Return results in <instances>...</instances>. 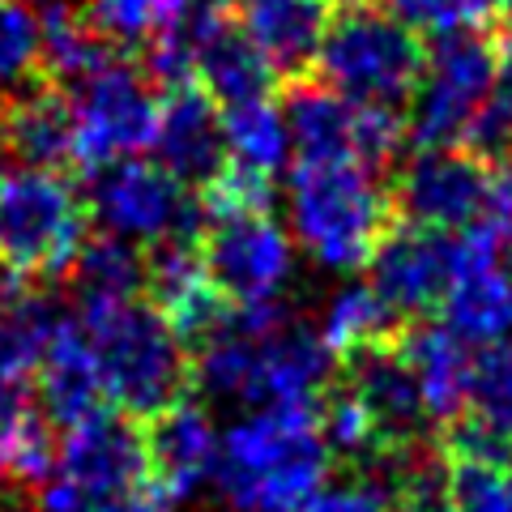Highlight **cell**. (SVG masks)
<instances>
[{
	"mask_svg": "<svg viewBox=\"0 0 512 512\" xmlns=\"http://www.w3.org/2000/svg\"><path fill=\"white\" fill-rule=\"evenodd\" d=\"M444 495L448 512H512V466L448 461Z\"/></svg>",
	"mask_w": 512,
	"mask_h": 512,
	"instance_id": "obj_32",
	"label": "cell"
},
{
	"mask_svg": "<svg viewBox=\"0 0 512 512\" xmlns=\"http://www.w3.org/2000/svg\"><path fill=\"white\" fill-rule=\"evenodd\" d=\"M333 9L338 0H244L239 26L256 43V52L269 60L274 77L291 82V77L312 73Z\"/></svg>",
	"mask_w": 512,
	"mask_h": 512,
	"instance_id": "obj_20",
	"label": "cell"
},
{
	"mask_svg": "<svg viewBox=\"0 0 512 512\" xmlns=\"http://www.w3.org/2000/svg\"><path fill=\"white\" fill-rule=\"evenodd\" d=\"M286 512H393V478L389 453L367 470H350L338 483H320Z\"/></svg>",
	"mask_w": 512,
	"mask_h": 512,
	"instance_id": "obj_31",
	"label": "cell"
},
{
	"mask_svg": "<svg viewBox=\"0 0 512 512\" xmlns=\"http://www.w3.org/2000/svg\"><path fill=\"white\" fill-rule=\"evenodd\" d=\"M90 214L64 171H0V265L22 278H64Z\"/></svg>",
	"mask_w": 512,
	"mask_h": 512,
	"instance_id": "obj_5",
	"label": "cell"
},
{
	"mask_svg": "<svg viewBox=\"0 0 512 512\" xmlns=\"http://www.w3.org/2000/svg\"><path fill=\"white\" fill-rule=\"evenodd\" d=\"M427 64V39L372 0H346L333 9L312 73L350 103L402 107Z\"/></svg>",
	"mask_w": 512,
	"mask_h": 512,
	"instance_id": "obj_4",
	"label": "cell"
},
{
	"mask_svg": "<svg viewBox=\"0 0 512 512\" xmlns=\"http://www.w3.org/2000/svg\"><path fill=\"white\" fill-rule=\"evenodd\" d=\"M402 150H406V111L355 103V158L359 163L367 171L384 175Z\"/></svg>",
	"mask_w": 512,
	"mask_h": 512,
	"instance_id": "obj_34",
	"label": "cell"
},
{
	"mask_svg": "<svg viewBox=\"0 0 512 512\" xmlns=\"http://www.w3.org/2000/svg\"><path fill=\"white\" fill-rule=\"evenodd\" d=\"M218 5H244V0H218Z\"/></svg>",
	"mask_w": 512,
	"mask_h": 512,
	"instance_id": "obj_38",
	"label": "cell"
},
{
	"mask_svg": "<svg viewBox=\"0 0 512 512\" xmlns=\"http://www.w3.org/2000/svg\"><path fill=\"white\" fill-rule=\"evenodd\" d=\"M222 137H227V158L239 167H252L278 180L291 167V133H286V116L278 99H248L222 107Z\"/></svg>",
	"mask_w": 512,
	"mask_h": 512,
	"instance_id": "obj_25",
	"label": "cell"
},
{
	"mask_svg": "<svg viewBox=\"0 0 512 512\" xmlns=\"http://www.w3.org/2000/svg\"><path fill=\"white\" fill-rule=\"evenodd\" d=\"M154 163L171 171L184 188L201 192L227 167V137H222V107L197 82L163 90L154 120Z\"/></svg>",
	"mask_w": 512,
	"mask_h": 512,
	"instance_id": "obj_15",
	"label": "cell"
},
{
	"mask_svg": "<svg viewBox=\"0 0 512 512\" xmlns=\"http://www.w3.org/2000/svg\"><path fill=\"white\" fill-rule=\"evenodd\" d=\"M197 248L205 278L231 303L282 299L295 278V239L274 214L205 218Z\"/></svg>",
	"mask_w": 512,
	"mask_h": 512,
	"instance_id": "obj_9",
	"label": "cell"
},
{
	"mask_svg": "<svg viewBox=\"0 0 512 512\" xmlns=\"http://www.w3.org/2000/svg\"><path fill=\"white\" fill-rule=\"evenodd\" d=\"M466 419L512 440V342L478 346L470 359Z\"/></svg>",
	"mask_w": 512,
	"mask_h": 512,
	"instance_id": "obj_28",
	"label": "cell"
},
{
	"mask_svg": "<svg viewBox=\"0 0 512 512\" xmlns=\"http://www.w3.org/2000/svg\"><path fill=\"white\" fill-rule=\"evenodd\" d=\"M397 329H402V320L376 299L372 286L350 282V286H342V291L329 295L316 333H320V342L333 350V359H342V355H350V350H359L367 342L393 338Z\"/></svg>",
	"mask_w": 512,
	"mask_h": 512,
	"instance_id": "obj_27",
	"label": "cell"
},
{
	"mask_svg": "<svg viewBox=\"0 0 512 512\" xmlns=\"http://www.w3.org/2000/svg\"><path fill=\"white\" fill-rule=\"evenodd\" d=\"M39 77V18L26 0H0V107Z\"/></svg>",
	"mask_w": 512,
	"mask_h": 512,
	"instance_id": "obj_30",
	"label": "cell"
},
{
	"mask_svg": "<svg viewBox=\"0 0 512 512\" xmlns=\"http://www.w3.org/2000/svg\"><path fill=\"white\" fill-rule=\"evenodd\" d=\"M419 35H453V30H487L495 0H372Z\"/></svg>",
	"mask_w": 512,
	"mask_h": 512,
	"instance_id": "obj_33",
	"label": "cell"
},
{
	"mask_svg": "<svg viewBox=\"0 0 512 512\" xmlns=\"http://www.w3.org/2000/svg\"><path fill=\"white\" fill-rule=\"evenodd\" d=\"M52 474L64 478L73 491L90 495V500L150 487L146 444H141L137 419H128L116 406H103L90 419L64 427Z\"/></svg>",
	"mask_w": 512,
	"mask_h": 512,
	"instance_id": "obj_12",
	"label": "cell"
},
{
	"mask_svg": "<svg viewBox=\"0 0 512 512\" xmlns=\"http://www.w3.org/2000/svg\"><path fill=\"white\" fill-rule=\"evenodd\" d=\"M26 291H30V278H22V274H13L9 265H0V320H5L18 303L26 299Z\"/></svg>",
	"mask_w": 512,
	"mask_h": 512,
	"instance_id": "obj_36",
	"label": "cell"
},
{
	"mask_svg": "<svg viewBox=\"0 0 512 512\" xmlns=\"http://www.w3.org/2000/svg\"><path fill=\"white\" fill-rule=\"evenodd\" d=\"M402 359L410 363L419 380L423 406L431 427H448L466 414V384H470V359L474 350L457 338L444 320H410L406 329L393 333Z\"/></svg>",
	"mask_w": 512,
	"mask_h": 512,
	"instance_id": "obj_19",
	"label": "cell"
},
{
	"mask_svg": "<svg viewBox=\"0 0 512 512\" xmlns=\"http://www.w3.org/2000/svg\"><path fill=\"white\" fill-rule=\"evenodd\" d=\"M192 82H197L218 107L265 99L274 90V69L256 52V43L244 35V26L231 22L227 13L205 30L197 47V64H192Z\"/></svg>",
	"mask_w": 512,
	"mask_h": 512,
	"instance_id": "obj_21",
	"label": "cell"
},
{
	"mask_svg": "<svg viewBox=\"0 0 512 512\" xmlns=\"http://www.w3.org/2000/svg\"><path fill=\"white\" fill-rule=\"evenodd\" d=\"M141 444H146V466H150V491L163 504L188 500L201 491L214 474L218 457V427L197 397H175L150 419H141Z\"/></svg>",
	"mask_w": 512,
	"mask_h": 512,
	"instance_id": "obj_14",
	"label": "cell"
},
{
	"mask_svg": "<svg viewBox=\"0 0 512 512\" xmlns=\"http://www.w3.org/2000/svg\"><path fill=\"white\" fill-rule=\"evenodd\" d=\"M77 325L99 359L107 406L128 419H150L188 393V350L150 299L137 295L107 308H82Z\"/></svg>",
	"mask_w": 512,
	"mask_h": 512,
	"instance_id": "obj_3",
	"label": "cell"
},
{
	"mask_svg": "<svg viewBox=\"0 0 512 512\" xmlns=\"http://www.w3.org/2000/svg\"><path fill=\"white\" fill-rule=\"evenodd\" d=\"M342 363V384L355 393V402L376 427V440L384 453H402V448H419L431 436V419L414 380L410 363L402 359L393 338L367 342L359 350L338 359Z\"/></svg>",
	"mask_w": 512,
	"mask_h": 512,
	"instance_id": "obj_13",
	"label": "cell"
},
{
	"mask_svg": "<svg viewBox=\"0 0 512 512\" xmlns=\"http://www.w3.org/2000/svg\"><path fill=\"white\" fill-rule=\"evenodd\" d=\"M86 175V214L107 235H120L137 248H154L163 239H201V197L158 167L154 158H120V163H107Z\"/></svg>",
	"mask_w": 512,
	"mask_h": 512,
	"instance_id": "obj_6",
	"label": "cell"
},
{
	"mask_svg": "<svg viewBox=\"0 0 512 512\" xmlns=\"http://www.w3.org/2000/svg\"><path fill=\"white\" fill-rule=\"evenodd\" d=\"M167 504L158 500V495L150 487H141V491H124V495H99V500H86L77 504L73 512H163Z\"/></svg>",
	"mask_w": 512,
	"mask_h": 512,
	"instance_id": "obj_35",
	"label": "cell"
},
{
	"mask_svg": "<svg viewBox=\"0 0 512 512\" xmlns=\"http://www.w3.org/2000/svg\"><path fill=\"white\" fill-rule=\"evenodd\" d=\"M393 218L431 231H461L483 218L487 163L461 146L414 150L389 184Z\"/></svg>",
	"mask_w": 512,
	"mask_h": 512,
	"instance_id": "obj_10",
	"label": "cell"
},
{
	"mask_svg": "<svg viewBox=\"0 0 512 512\" xmlns=\"http://www.w3.org/2000/svg\"><path fill=\"white\" fill-rule=\"evenodd\" d=\"M316 406H261L218 436L210 483L231 512H286L329 474Z\"/></svg>",
	"mask_w": 512,
	"mask_h": 512,
	"instance_id": "obj_1",
	"label": "cell"
},
{
	"mask_svg": "<svg viewBox=\"0 0 512 512\" xmlns=\"http://www.w3.org/2000/svg\"><path fill=\"white\" fill-rule=\"evenodd\" d=\"M367 286L397 320H423L440 308V299L453 282V248L448 231L414 227V222L393 218L389 231L367 252Z\"/></svg>",
	"mask_w": 512,
	"mask_h": 512,
	"instance_id": "obj_11",
	"label": "cell"
},
{
	"mask_svg": "<svg viewBox=\"0 0 512 512\" xmlns=\"http://www.w3.org/2000/svg\"><path fill=\"white\" fill-rule=\"evenodd\" d=\"M491 22H500L504 39H512V0H495V9H491Z\"/></svg>",
	"mask_w": 512,
	"mask_h": 512,
	"instance_id": "obj_37",
	"label": "cell"
},
{
	"mask_svg": "<svg viewBox=\"0 0 512 512\" xmlns=\"http://www.w3.org/2000/svg\"><path fill=\"white\" fill-rule=\"evenodd\" d=\"M30 389H35V402L43 410V419L52 427H60V431L90 419L94 410L107 406L99 359H94V346L86 338V329L77 325V316L64 320V325L56 329V338L47 342Z\"/></svg>",
	"mask_w": 512,
	"mask_h": 512,
	"instance_id": "obj_18",
	"label": "cell"
},
{
	"mask_svg": "<svg viewBox=\"0 0 512 512\" xmlns=\"http://www.w3.org/2000/svg\"><path fill=\"white\" fill-rule=\"evenodd\" d=\"M0 154H9L18 167H39V171L77 167L69 94L43 82V77H35L26 90L13 94L0 107Z\"/></svg>",
	"mask_w": 512,
	"mask_h": 512,
	"instance_id": "obj_17",
	"label": "cell"
},
{
	"mask_svg": "<svg viewBox=\"0 0 512 512\" xmlns=\"http://www.w3.org/2000/svg\"><path fill=\"white\" fill-rule=\"evenodd\" d=\"M282 116L295 158H355V103L320 77L303 73L286 82Z\"/></svg>",
	"mask_w": 512,
	"mask_h": 512,
	"instance_id": "obj_22",
	"label": "cell"
},
{
	"mask_svg": "<svg viewBox=\"0 0 512 512\" xmlns=\"http://www.w3.org/2000/svg\"><path fill=\"white\" fill-rule=\"evenodd\" d=\"M333 350L320 333L299 325H282L265 338H252V410L261 406H316L333 384Z\"/></svg>",
	"mask_w": 512,
	"mask_h": 512,
	"instance_id": "obj_16",
	"label": "cell"
},
{
	"mask_svg": "<svg viewBox=\"0 0 512 512\" xmlns=\"http://www.w3.org/2000/svg\"><path fill=\"white\" fill-rule=\"evenodd\" d=\"M440 320L466 346L512 342V278L504 261L474 274H457L440 299Z\"/></svg>",
	"mask_w": 512,
	"mask_h": 512,
	"instance_id": "obj_24",
	"label": "cell"
},
{
	"mask_svg": "<svg viewBox=\"0 0 512 512\" xmlns=\"http://www.w3.org/2000/svg\"><path fill=\"white\" fill-rule=\"evenodd\" d=\"M69 291L77 299V312L82 308H107V303H124L146 295V248L128 244L120 235H90L77 244L69 269Z\"/></svg>",
	"mask_w": 512,
	"mask_h": 512,
	"instance_id": "obj_23",
	"label": "cell"
},
{
	"mask_svg": "<svg viewBox=\"0 0 512 512\" xmlns=\"http://www.w3.org/2000/svg\"><path fill=\"white\" fill-rule=\"evenodd\" d=\"M286 184L291 239L333 274L363 269L367 252L389 231V184L355 158H295Z\"/></svg>",
	"mask_w": 512,
	"mask_h": 512,
	"instance_id": "obj_2",
	"label": "cell"
},
{
	"mask_svg": "<svg viewBox=\"0 0 512 512\" xmlns=\"http://www.w3.org/2000/svg\"><path fill=\"white\" fill-rule=\"evenodd\" d=\"M69 320V308L47 295V291H26V299L0 320V384H30L35 367L43 359L47 342L56 329Z\"/></svg>",
	"mask_w": 512,
	"mask_h": 512,
	"instance_id": "obj_26",
	"label": "cell"
},
{
	"mask_svg": "<svg viewBox=\"0 0 512 512\" xmlns=\"http://www.w3.org/2000/svg\"><path fill=\"white\" fill-rule=\"evenodd\" d=\"M77 13L90 26V35L116 56H137L167 22V0H82Z\"/></svg>",
	"mask_w": 512,
	"mask_h": 512,
	"instance_id": "obj_29",
	"label": "cell"
},
{
	"mask_svg": "<svg viewBox=\"0 0 512 512\" xmlns=\"http://www.w3.org/2000/svg\"><path fill=\"white\" fill-rule=\"evenodd\" d=\"M495 86V39L487 30H453L427 47L423 77L406 107V141L414 150L461 146L474 111Z\"/></svg>",
	"mask_w": 512,
	"mask_h": 512,
	"instance_id": "obj_7",
	"label": "cell"
},
{
	"mask_svg": "<svg viewBox=\"0 0 512 512\" xmlns=\"http://www.w3.org/2000/svg\"><path fill=\"white\" fill-rule=\"evenodd\" d=\"M64 94H69L73 111V158L82 171H99L150 150L158 99L141 64L128 56H111L103 69H94L86 82Z\"/></svg>",
	"mask_w": 512,
	"mask_h": 512,
	"instance_id": "obj_8",
	"label": "cell"
}]
</instances>
